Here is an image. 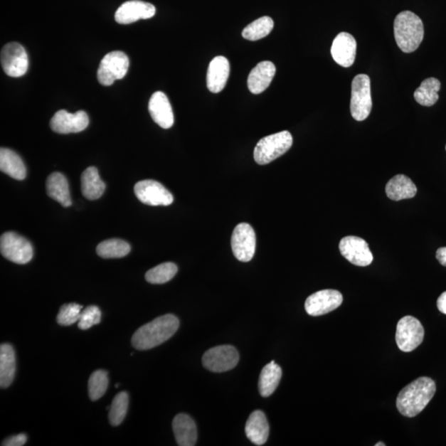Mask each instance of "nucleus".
I'll return each mask as SVG.
<instances>
[{
	"label": "nucleus",
	"mask_w": 446,
	"mask_h": 446,
	"mask_svg": "<svg viewBox=\"0 0 446 446\" xmlns=\"http://www.w3.org/2000/svg\"><path fill=\"white\" fill-rule=\"evenodd\" d=\"M437 392V386L429 377H420L400 391L397 398L398 412L404 417L414 418L428 406Z\"/></svg>",
	"instance_id": "f257e3e1"
},
{
	"label": "nucleus",
	"mask_w": 446,
	"mask_h": 446,
	"mask_svg": "<svg viewBox=\"0 0 446 446\" xmlns=\"http://www.w3.org/2000/svg\"><path fill=\"white\" fill-rule=\"evenodd\" d=\"M179 321L172 314L157 317L139 328L132 338V346L138 351L150 350L166 342L177 331Z\"/></svg>",
	"instance_id": "f03ea898"
},
{
	"label": "nucleus",
	"mask_w": 446,
	"mask_h": 446,
	"mask_svg": "<svg viewBox=\"0 0 446 446\" xmlns=\"http://www.w3.org/2000/svg\"><path fill=\"white\" fill-rule=\"evenodd\" d=\"M394 38L398 48L405 53H411L421 45L424 38L422 19L411 11L398 14L394 20Z\"/></svg>",
	"instance_id": "7ed1b4c3"
},
{
	"label": "nucleus",
	"mask_w": 446,
	"mask_h": 446,
	"mask_svg": "<svg viewBox=\"0 0 446 446\" xmlns=\"http://www.w3.org/2000/svg\"><path fill=\"white\" fill-rule=\"evenodd\" d=\"M293 145V137L288 131L262 138L255 147L254 159L259 165H267L283 156Z\"/></svg>",
	"instance_id": "20e7f679"
},
{
	"label": "nucleus",
	"mask_w": 446,
	"mask_h": 446,
	"mask_svg": "<svg viewBox=\"0 0 446 446\" xmlns=\"http://www.w3.org/2000/svg\"><path fill=\"white\" fill-rule=\"evenodd\" d=\"M370 76L357 75L351 84V112L353 119L361 122L370 116L372 110Z\"/></svg>",
	"instance_id": "39448f33"
},
{
	"label": "nucleus",
	"mask_w": 446,
	"mask_h": 446,
	"mask_svg": "<svg viewBox=\"0 0 446 446\" xmlns=\"http://www.w3.org/2000/svg\"><path fill=\"white\" fill-rule=\"evenodd\" d=\"M0 251L4 258L19 265L28 263L33 256V249L28 240L13 232L1 235Z\"/></svg>",
	"instance_id": "423d86ee"
},
{
	"label": "nucleus",
	"mask_w": 446,
	"mask_h": 446,
	"mask_svg": "<svg viewBox=\"0 0 446 446\" xmlns=\"http://www.w3.org/2000/svg\"><path fill=\"white\" fill-rule=\"evenodd\" d=\"M128 68L129 59L127 55L120 51H112L101 60L97 77L102 85L110 86L116 80L124 78Z\"/></svg>",
	"instance_id": "0eeeda50"
},
{
	"label": "nucleus",
	"mask_w": 446,
	"mask_h": 446,
	"mask_svg": "<svg viewBox=\"0 0 446 446\" xmlns=\"http://www.w3.org/2000/svg\"><path fill=\"white\" fill-rule=\"evenodd\" d=\"M424 328L416 317L406 316L400 319L397 326L395 339L400 350L411 352L422 344Z\"/></svg>",
	"instance_id": "6e6552de"
},
{
	"label": "nucleus",
	"mask_w": 446,
	"mask_h": 446,
	"mask_svg": "<svg viewBox=\"0 0 446 446\" xmlns=\"http://www.w3.org/2000/svg\"><path fill=\"white\" fill-rule=\"evenodd\" d=\"M202 361L203 366L209 371L227 372L238 366L239 353L233 346H219L205 352Z\"/></svg>",
	"instance_id": "1a4fd4ad"
},
{
	"label": "nucleus",
	"mask_w": 446,
	"mask_h": 446,
	"mask_svg": "<svg viewBox=\"0 0 446 446\" xmlns=\"http://www.w3.org/2000/svg\"><path fill=\"white\" fill-rule=\"evenodd\" d=\"M233 253L242 262H249L254 257L256 248L255 230L248 223H240L235 228L232 235Z\"/></svg>",
	"instance_id": "9d476101"
},
{
	"label": "nucleus",
	"mask_w": 446,
	"mask_h": 446,
	"mask_svg": "<svg viewBox=\"0 0 446 446\" xmlns=\"http://www.w3.org/2000/svg\"><path fill=\"white\" fill-rule=\"evenodd\" d=\"M1 65L5 74L10 77L23 76L28 70V55L21 44L10 43L1 51Z\"/></svg>",
	"instance_id": "9b49d317"
},
{
	"label": "nucleus",
	"mask_w": 446,
	"mask_h": 446,
	"mask_svg": "<svg viewBox=\"0 0 446 446\" xmlns=\"http://www.w3.org/2000/svg\"><path fill=\"white\" fill-rule=\"evenodd\" d=\"M134 192L139 201L150 206H169L174 201L171 193L161 183L152 179L137 183Z\"/></svg>",
	"instance_id": "f8f14e48"
},
{
	"label": "nucleus",
	"mask_w": 446,
	"mask_h": 446,
	"mask_svg": "<svg viewBox=\"0 0 446 446\" xmlns=\"http://www.w3.org/2000/svg\"><path fill=\"white\" fill-rule=\"evenodd\" d=\"M343 302V296L339 291L324 290L307 297L305 302L307 314L319 317L329 314L339 307Z\"/></svg>",
	"instance_id": "ddd939ff"
},
{
	"label": "nucleus",
	"mask_w": 446,
	"mask_h": 446,
	"mask_svg": "<svg viewBox=\"0 0 446 446\" xmlns=\"http://www.w3.org/2000/svg\"><path fill=\"white\" fill-rule=\"evenodd\" d=\"M339 249L343 257L353 265L365 267L373 262V254L368 243L362 238L348 235L341 239Z\"/></svg>",
	"instance_id": "4468645a"
},
{
	"label": "nucleus",
	"mask_w": 446,
	"mask_h": 446,
	"mask_svg": "<svg viewBox=\"0 0 446 446\" xmlns=\"http://www.w3.org/2000/svg\"><path fill=\"white\" fill-rule=\"evenodd\" d=\"M89 117L85 111L70 114L64 110L55 112L51 119V129L60 134H69L84 131L89 125Z\"/></svg>",
	"instance_id": "2eb2a0df"
},
{
	"label": "nucleus",
	"mask_w": 446,
	"mask_h": 446,
	"mask_svg": "<svg viewBox=\"0 0 446 446\" xmlns=\"http://www.w3.org/2000/svg\"><path fill=\"white\" fill-rule=\"evenodd\" d=\"M156 9L150 3L131 0L122 4L115 13V20L120 24H130L141 19L152 18Z\"/></svg>",
	"instance_id": "dca6fc26"
},
{
	"label": "nucleus",
	"mask_w": 446,
	"mask_h": 446,
	"mask_svg": "<svg viewBox=\"0 0 446 446\" xmlns=\"http://www.w3.org/2000/svg\"><path fill=\"white\" fill-rule=\"evenodd\" d=\"M357 43L355 38L348 33L338 34L333 41L331 53L333 60L342 66L348 68L355 63Z\"/></svg>",
	"instance_id": "f3484780"
},
{
	"label": "nucleus",
	"mask_w": 446,
	"mask_h": 446,
	"mask_svg": "<svg viewBox=\"0 0 446 446\" xmlns=\"http://www.w3.org/2000/svg\"><path fill=\"white\" fill-rule=\"evenodd\" d=\"M148 109L153 121L164 129H169L173 126L174 119L172 107L163 92L157 91L152 95Z\"/></svg>",
	"instance_id": "a211bd4d"
},
{
	"label": "nucleus",
	"mask_w": 446,
	"mask_h": 446,
	"mask_svg": "<svg viewBox=\"0 0 446 446\" xmlns=\"http://www.w3.org/2000/svg\"><path fill=\"white\" fill-rule=\"evenodd\" d=\"M230 75L229 60L218 55L210 63L207 74V87L212 93L217 94L224 90Z\"/></svg>",
	"instance_id": "6ab92c4d"
},
{
	"label": "nucleus",
	"mask_w": 446,
	"mask_h": 446,
	"mask_svg": "<svg viewBox=\"0 0 446 446\" xmlns=\"http://www.w3.org/2000/svg\"><path fill=\"white\" fill-rule=\"evenodd\" d=\"M276 73V68L271 61H262L250 71L248 76V89L251 93H262L272 82Z\"/></svg>",
	"instance_id": "aec40b11"
},
{
	"label": "nucleus",
	"mask_w": 446,
	"mask_h": 446,
	"mask_svg": "<svg viewBox=\"0 0 446 446\" xmlns=\"http://www.w3.org/2000/svg\"><path fill=\"white\" fill-rule=\"evenodd\" d=\"M173 432L176 442L181 446H193L197 442V428L191 417L179 414L173 420Z\"/></svg>",
	"instance_id": "412c9836"
},
{
	"label": "nucleus",
	"mask_w": 446,
	"mask_h": 446,
	"mask_svg": "<svg viewBox=\"0 0 446 446\" xmlns=\"http://www.w3.org/2000/svg\"><path fill=\"white\" fill-rule=\"evenodd\" d=\"M245 435L251 442L262 445L267 442L270 425L263 412L255 411L250 414L245 428Z\"/></svg>",
	"instance_id": "4be33fe9"
},
{
	"label": "nucleus",
	"mask_w": 446,
	"mask_h": 446,
	"mask_svg": "<svg viewBox=\"0 0 446 446\" xmlns=\"http://www.w3.org/2000/svg\"><path fill=\"white\" fill-rule=\"evenodd\" d=\"M386 191L389 198L394 201H400L415 197L418 189L411 179L404 174H398L388 182Z\"/></svg>",
	"instance_id": "5701e85b"
},
{
	"label": "nucleus",
	"mask_w": 446,
	"mask_h": 446,
	"mask_svg": "<svg viewBox=\"0 0 446 446\" xmlns=\"http://www.w3.org/2000/svg\"><path fill=\"white\" fill-rule=\"evenodd\" d=\"M0 170L17 181H23L27 176V170L21 157L7 148H1L0 150Z\"/></svg>",
	"instance_id": "b1692460"
},
{
	"label": "nucleus",
	"mask_w": 446,
	"mask_h": 446,
	"mask_svg": "<svg viewBox=\"0 0 446 446\" xmlns=\"http://www.w3.org/2000/svg\"><path fill=\"white\" fill-rule=\"evenodd\" d=\"M16 372V357L10 344L0 346V386L6 388L11 386Z\"/></svg>",
	"instance_id": "393cba45"
},
{
	"label": "nucleus",
	"mask_w": 446,
	"mask_h": 446,
	"mask_svg": "<svg viewBox=\"0 0 446 446\" xmlns=\"http://www.w3.org/2000/svg\"><path fill=\"white\" fill-rule=\"evenodd\" d=\"M106 186L94 166L87 168L81 176V192L89 200L100 198L105 191Z\"/></svg>",
	"instance_id": "a878e982"
},
{
	"label": "nucleus",
	"mask_w": 446,
	"mask_h": 446,
	"mask_svg": "<svg viewBox=\"0 0 446 446\" xmlns=\"http://www.w3.org/2000/svg\"><path fill=\"white\" fill-rule=\"evenodd\" d=\"M47 192L48 196L64 208L71 206V199L68 179L63 174L55 172L51 174L47 181Z\"/></svg>",
	"instance_id": "bb28decb"
},
{
	"label": "nucleus",
	"mask_w": 446,
	"mask_h": 446,
	"mask_svg": "<svg viewBox=\"0 0 446 446\" xmlns=\"http://www.w3.org/2000/svg\"><path fill=\"white\" fill-rule=\"evenodd\" d=\"M282 368L273 361L261 371L259 379V391L265 398L272 395L282 378Z\"/></svg>",
	"instance_id": "cd10ccee"
},
{
	"label": "nucleus",
	"mask_w": 446,
	"mask_h": 446,
	"mask_svg": "<svg viewBox=\"0 0 446 446\" xmlns=\"http://www.w3.org/2000/svg\"><path fill=\"white\" fill-rule=\"evenodd\" d=\"M440 85H442L440 80L434 77L425 79L419 88L415 91V100L423 106H433L439 100L438 92L440 90Z\"/></svg>",
	"instance_id": "c85d7f7f"
},
{
	"label": "nucleus",
	"mask_w": 446,
	"mask_h": 446,
	"mask_svg": "<svg viewBox=\"0 0 446 446\" xmlns=\"http://www.w3.org/2000/svg\"><path fill=\"white\" fill-rule=\"evenodd\" d=\"M96 250L102 258H122L129 254L131 247L124 240L110 239L100 243Z\"/></svg>",
	"instance_id": "c756f323"
},
{
	"label": "nucleus",
	"mask_w": 446,
	"mask_h": 446,
	"mask_svg": "<svg viewBox=\"0 0 446 446\" xmlns=\"http://www.w3.org/2000/svg\"><path fill=\"white\" fill-rule=\"evenodd\" d=\"M274 28L273 19L265 16L250 23L243 31V37L249 41H258L268 36Z\"/></svg>",
	"instance_id": "7c9ffc66"
},
{
	"label": "nucleus",
	"mask_w": 446,
	"mask_h": 446,
	"mask_svg": "<svg viewBox=\"0 0 446 446\" xmlns=\"http://www.w3.org/2000/svg\"><path fill=\"white\" fill-rule=\"evenodd\" d=\"M178 272V267L176 264L166 262L159 265L148 270L145 278L148 283L153 285L166 284L171 280Z\"/></svg>",
	"instance_id": "2f4dec72"
},
{
	"label": "nucleus",
	"mask_w": 446,
	"mask_h": 446,
	"mask_svg": "<svg viewBox=\"0 0 446 446\" xmlns=\"http://www.w3.org/2000/svg\"><path fill=\"white\" fill-rule=\"evenodd\" d=\"M128 404H129V397L126 392L117 393L110 408L109 419L112 425L117 427L120 425L126 417Z\"/></svg>",
	"instance_id": "473e14b6"
},
{
	"label": "nucleus",
	"mask_w": 446,
	"mask_h": 446,
	"mask_svg": "<svg viewBox=\"0 0 446 446\" xmlns=\"http://www.w3.org/2000/svg\"><path fill=\"white\" fill-rule=\"evenodd\" d=\"M109 387V376L105 371H96L91 374L89 381V395L92 401H96L105 395Z\"/></svg>",
	"instance_id": "72a5a7b5"
},
{
	"label": "nucleus",
	"mask_w": 446,
	"mask_h": 446,
	"mask_svg": "<svg viewBox=\"0 0 446 446\" xmlns=\"http://www.w3.org/2000/svg\"><path fill=\"white\" fill-rule=\"evenodd\" d=\"M82 307L77 304H68L61 306L58 317V324L60 326H71L79 322L82 312Z\"/></svg>",
	"instance_id": "f704fd0d"
},
{
	"label": "nucleus",
	"mask_w": 446,
	"mask_h": 446,
	"mask_svg": "<svg viewBox=\"0 0 446 446\" xmlns=\"http://www.w3.org/2000/svg\"><path fill=\"white\" fill-rule=\"evenodd\" d=\"M101 311L98 307L90 306L82 311L78 327L81 330H88L90 327L99 324L101 322Z\"/></svg>",
	"instance_id": "c9c22d12"
},
{
	"label": "nucleus",
	"mask_w": 446,
	"mask_h": 446,
	"mask_svg": "<svg viewBox=\"0 0 446 446\" xmlns=\"http://www.w3.org/2000/svg\"><path fill=\"white\" fill-rule=\"evenodd\" d=\"M27 435L25 434H18L17 435H13L7 439H5L2 443L3 446H23L27 442Z\"/></svg>",
	"instance_id": "e433bc0d"
},
{
	"label": "nucleus",
	"mask_w": 446,
	"mask_h": 446,
	"mask_svg": "<svg viewBox=\"0 0 446 446\" xmlns=\"http://www.w3.org/2000/svg\"><path fill=\"white\" fill-rule=\"evenodd\" d=\"M435 257H437L440 265L446 267V248H439L437 251V255H435Z\"/></svg>",
	"instance_id": "4c0bfd02"
},
{
	"label": "nucleus",
	"mask_w": 446,
	"mask_h": 446,
	"mask_svg": "<svg viewBox=\"0 0 446 446\" xmlns=\"http://www.w3.org/2000/svg\"><path fill=\"white\" fill-rule=\"evenodd\" d=\"M437 307L440 312L446 315V291L439 297L437 299Z\"/></svg>",
	"instance_id": "58836bf2"
},
{
	"label": "nucleus",
	"mask_w": 446,
	"mask_h": 446,
	"mask_svg": "<svg viewBox=\"0 0 446 446\" xmlns=\"http://www.w3.org/2000/svg\"><path fill=\"white\" fill-rule=\"evenodd\" d=\"M376 446H386V444H384L383 442H378V443L376 444Z\"/></svg>",
	"instance_id": "ea45409f"
},
{
	"label": "nucleus",
	"mask_w": 446,
	"mask_h": 446,
	"mask_svg": "<svg viewBox=\"0 0 446 446\" xmlns=\"http://www.w3.org/2000/svg\"><path fill=\"white\" fill-rule=\"evenodd\" d=\"M120 387V384H116L115 388H119Z\"/></svg>",
	"instance_id": "a19ab883"
},
{
	"label": "nucleus",
	"mask_w": 446,
	"mask_h": 446,
	"mask_svg": "<svg viewBox=\"0 0 446 446\" xmlns=\"http://www.w3.org/2000/svg\"><path fill=\"white\" fill-rule=\"evenodd\" d=\"M445 150H446V146H445Z\"/></svg>",
	"instance_id": "79ce46f5"
}]
</instances>
